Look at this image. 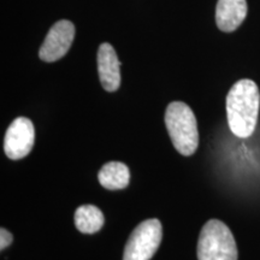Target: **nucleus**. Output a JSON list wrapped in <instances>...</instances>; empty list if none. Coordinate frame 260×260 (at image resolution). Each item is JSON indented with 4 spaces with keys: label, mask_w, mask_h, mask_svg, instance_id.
Masks as SVG:
<instances>
[{
    "label": "nucleus",
    "mask_w": 260,
    "mask_h": 260,
    "mask_svg": "<svg viewBox=\"0 0 260 260\" xmlns=\"http://www.w3.org/2000/svg\"><path fill=\"white\" fill-rule=\"evenodd\" d=\"M98 178L100 184L106 189H124L130 182V171L123 162L110 161L100 169Z\"/></svg>",
    "instance_id": "nucleus-9"
},
{
    "label": "nucleus",
    "mask_w": 260,
    "mask_h": 260,
    "mask_svg": "<svg viewBox=\"0 0 260 260\" xmlns=\"http://www.w3.org/2000/svg\"><path fill=\"white\" fill-rule=\"evenodd\" d=\"M165 124L174 147L186 157L194 154L199 146V132L190 107L182 102L169 104L165 112Z\"/></svg>",
    "instance_id": "nucleus-2"
},
{
    "label": "nucleus",
    "mask_w": 260,
    "mask_h": 260,
    "mask_svg": "<svg viewBox=\"0 0 260 260\" xmlns=\"http://www.w3.org/2000/svg\"><path fill=\"white\" fill-rule=\"evenodd\" d=\"M104 214L94 205H82L75 211V225L83 234H95L104 225Z\"/></svg>",
    "instance_id": "nucleus-10"
},
{
    "label": "nucleus",
    "mask_w": 260,
    "mask_h": 260,
    "mask_svg": "<svg viewBox=\"0 0 260 260\" xmlns=\"http://www.w3.org/2000/svg\"><path fill=\"white\" fill-rule=\"evenodd\" d=\"M12 241H14L12 234L10 233L9 230H6L5 228H2V229H0V249L4 251L5 248H8V247L11 245Z\"/></svg>",
    "instance_id": "nucleus-11"
},
{
    "label": "nucleus",
    "mask_w": 260,
    "mask_h": 260,
    "mask_svg": "<svg viewBox=\"0 0 260 260\" xmlns=\"http://www.w3.org/2000/svg\"><path fill=\"white\" fill-rule=\"evenodd\" d=\"M162 237L161 223L158 219H147L140 223L130 234L123 260H149L158 251Z\"/></svg>",
    "instance_id": "nucleus-4"
},
{
    "label": "nucleus",
    "mask_w": 260,
    "mask_h": 260,
    "mask_svg": "<svg viewBox=\"0 0 260 260\" xmlns=\"http://www.w3.org/2000/svg\"><path fill=\"white\" fill-rule=\"evenodd\" d=\"M75 38V25L70 21L61 19L52 25L46 39L39 51V57L47 63L59 60L70 50Z\"/></svg>",
    "instance_id": "nucleus-6"
},
{
    "label": "nucleus",
    "mask_w": 260,
    "mask_h": 260,
    "mask_svg": "<svg viewBox=\"0 0 260 260\" xmlns=\"http://www.w3.org/2000/svg\"><path fill=\"white\" fill-rule=\"evenodd\" d=\"M198 260H237L236 241L226 224L211 219L201 229L197 248Z\"/></svg>",
    "instance_id": "nucleus-3"
},
{
    "label": "nucleus",
    "mask_w": 260,
    "mask_h": 260,
    "mask_svg": "<svg viewBox=\"0 0 260 260\" xmlns=\"http://www.w3.org/2000/svg\"><path fill=\"white\" fill-rule=\"evenodd\" d=\"M98 73L100 83L107 92H116L121 86V63L111 45L102 44L98 51Z\"/></svg>",
    "instance_id": "nucleus-7"
},
{
    "label": "nucleus",
    "mask_w": 260,
    "mask_h": 260,
    "mask_svg": "<svg viewBox=\"0 0 260 260\" xmlns=\"http://www.w3.org/2000/svg\"><path fill=\"white\" fill-rule=\"evenodd\" d=\"M246 0H218L216 8V23L220 30L232 32L236 30L247 16Z\"/></svg>",
    "instance_id": "nucleus-8"
},
{
    "label": "nucleus",
    "mask_w": 260,
    "mask_h": 260,
    "mask_svg": "<svg viewBox=\"0 0 260 260\" xmlns=\"http://www.w3.org/2000/svg\"><path fill=\"white\" fill-rule=\"evenodd\" d=\"M35 142L34 124L27 117H18L10 124L4 138V151L12 160H18L30 153Z\"/></svg>",
    "instance_id": "nucleus-5"
},
{
    "label": "nucleus",
    "mask_w": 260,
    "mask_h": 260,
    "mask_svg": "<svg viewBox=\"0 0 260 260\" xmlns=\"http://www.w3.org/2000/svg\"><path fill=\"white\" fill-rule=\"evenodd\" d=\"M260 107V92L254 81H237L226 95L228 124L237 138H249L254 133Z\"/></svg>",
    "instance_id": "nucleus-1"
}]
</instances>
